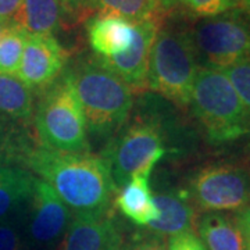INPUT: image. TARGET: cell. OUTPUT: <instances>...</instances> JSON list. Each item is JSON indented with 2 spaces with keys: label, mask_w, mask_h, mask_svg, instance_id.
<instances>
[{
  "label": "cell",
  "mask_w": 250,
  "mask_h": 250,
  "mask_svg": "<svg viewBox=\"0 0 250 250\" xmlns=\"http://www.w3.org/2000/svg\"><path fill=\"white\" fill-rule=\"evenodd\" d=\"M67 53L53 35H28L17 78L29 89H45L64 70Z\"/></svg>",
  "instance_id": "cell-10"
},
{
  "label": "cell",
  "mask_w": 250,
  "mask_h": 250,
  "mask_svg": "<svg viewBox=\"0 0 250 250\" xmlns=\"http://www.w3.org/2000/svg\"><path fill=\"white\" fill-rule=\"evenodd\" d=\"M197 70L190 29L166 17L153 42L147 86L179 107H188Z\"/></svg>",
  "instance_id": "cell-3"
},
{
  "label": "cell",
  "mask_w": 250,
  "mask_h": 250,
  "mask_svg": "<svg viewBox=\"0 0 250 250\" xmlns=\"http://www.w3.org/2000/svg\"><path fill=\"white\" fill-rule=\"evenodd\" d=\"M35 124L42 147L64 153H89L83 110L68 70L46 88L36 108Z\"/></svg>",
  "instance_id": "cell-5"
},
{
  "label": "cell",
  "mask_w": 250,
  "mask_h": 250,
  "mask_svg": "<svg viewBox=\"0 0 250 250\" xmlns=\"http://www.w3.org/2000/svg\"><path fill=\"white\" fill-rule=\"evenodd\" d=\"M156 163H149L135 172L116 196L117 208L129 221L139 227H147L157 217L149 179Z\"/></svg>",
  "instance_id": "cell-13"
},
{
  "label": "cell",
  "mask_w": 250,
  "mask_h": 250,
  "mask_svg": "<svg viewBox=\"0 0 250 250\" xmlns=\"http://www.w3.org/2000/svg\"><path fill=\"white\" fill-rule=\"evenodd\" d=\"M167 250H207L200 238H197L193 231L182 232L170 236L167 243Z\"/></svg>",
  "instance_id": "cell-26"
},
{
  "label": "cell",
  "mask_w": 250,
  "mask_h": 250,
  "mask_svg": "<svg viewBox=\"0 0 250 250\" xmlns=\"http://www.w3.org/2000/svg\"><path fill=\"white\" fill-rule=\"evenodd\" d=\"M197 64L224 71L250 62V18L236 13L203 18L190 28Z\"/></svg>",
  "instance_id": "cell-6"
},
{
  "label": "cell",
  "mask_w": 250,
  "mask_h": 250,
  "mask_svg": "<svg viewBox=\"0 0 250 250\" xmlns=\"http://www.w3.org/2000/svg\"><path fill=\"white\" fill-rule=\"evenodd\" d=\"M64 10L59 0H24L13 22L28 35H53L62 25Z\"/></svg>",
  "instance_id": "cell-17"
},
{
  "label": "cell",
  "mask_w": 250,
  "mask_h": 250,
  "mask_svg": "<svg viewBox=\"0 0 250 250\" xmlns=\"http://www.w3.org/2000/svg\"><path fill=\"white\" fill-rule=\"evenodd\" d=\"M190 104L211 143L232 142L250 131V111L224 71L199 67Z\"/></svg>",
  "instance_id": "cell-4"
},
{
  "label": "cell",
  "mask_w": 250,
  "mask_h": 250,
  "mask_svg": "<svg viewBox=\"0 0 250 250\" xmlns=\"http://www.w3.org/2000/svg\"><path fill=\"white\" fill-rule=\"evenodd\" d=\"M32 93L14 75L0 74V118L28 120L32 116Z\"/></svg>",
  "instance_id": "cell-20"
},
{
  "label": "cell",
  "mask_w": 250,
  "mask_h": 250,
  "mask_svg": "<svg viewBox=\"0 0 250 250\" xmlns=\"http://www.w3.org/2000/svg\"><path fill=\"white\" fill-rule=\"evenodd\" d=\"M24 0H0V21L11 22Z\"/></svg>",
  "instance_id": "cell-29"
},
{
  "label": "cell",
  "mask_w": 250,
  "mask_h": 250,
  "mask_svg": "<svg viewBox=\"0 0 250 250\" xmlns=\"http://www.w3.org/2000/svg\"><path fill=\"white\" fill-rule=\"evenodd\" d=\"M235 221L243 235L246 250H250V207H243L241 210H238V213L235 215Z\"/></svg>",
  "instance_id": "cell-28"
},
{
  "label": "cell",
  "mask_w": 250,
  "mask_h": 250,
  "mask_svg": "<svg viewBox=\"0 0 250 250\" xmlns=\"http://www.w3.org/2000/svg\"><path fill=\"white\" fill-rule=\"evenodd\" d=\"M233 3H235V9H239L250 18V0H233Z\"/></svg>",
  "instance_id": "cell-30"
},
{
  "label": "cell",
  "mask_w": 250,
  "mask_h": 250,
  "mask_svg": "<svg viewBox=\"0 0 250 250\" xmlns=\"http://www.w3.org/2000/svg\"><path fill=\"white\" fill-rule=\"evenodd\" d=\"M22 236L16 225L0 221V250H24Z\"/></svg>",
  "instance_id": "cell-24"
},
{
  "label": "cell",
  "mask_w": 250,
  "mask_h": 250,
  "mask_svg": "<svg viewBox=\"0 0 250 250\" xmlns=\"http://www.w3.org/2000/svg\"><path fill=\"white\" fill-rule=\"evenodd\" d=\"M90 47L99 57L110 59L125 52L134 36V22L118 17L92 18L88 25Z\"/></svg>",
  "instance_id": "cell-14"
},
{
  "label": "cell",
  "mask_w": 250,
  "mask_h": 250,
  "mask_svg": "<svg viewBox=\"0 0 250 250\" xmlns=\"http://www.w3.org/2000/svg\"><path fill=\"white\" fill-rule=\"evenodd\" d=\"M164 136L160 125L150 120H138L108 143L103 157L107 160L117 188L149 163H159L164 156Z\"/></svg>",
  "instance_id": "cell-7"
},
{
  "label": "cell",
  "mask_w": 250,
  "mask_h": 250,
  "mask_svg": "<svg viewBox=\"0 0 250 250\" xmlns=\"http://www.w3.org/2000/svg\"><path fill=\"white\" fill-rule=\"evenodd\" d=\"M166 13L177 11L192 18H211L235 9L233 0H161Z\"/></svg>",
  "instance_id": "cell-22"
},
{
  "label": "cell",
  "mask_w": 250,
  "mask_h": 250,
  "mask_svg": "<svg viewBox=\"0 0 250 250\" xmlns=\"http://www.w3.org/2000/svg\"><path fill=\"white\" fill-rule=\"evenodd\" d=\"M28 34L16 22H9L0 36V74H17Z\"/></svg>",
  "instance_id": "cell-21"
},
{
  "label": "cell",
  "mask_w": 250,
  "mask_h": 250,
  "mask_svg": "<svg viewBox=\"0 0 250 250\" xmlns=\"http://www.w3.org/2000/svg\"><path fill=\"white\" fill-rule=\"evenodd\" d=\"M68 71L80 96L86 132L95 138L117 134L134 104L131 88L98 56L81 60Z\"/></svg>",
  "instance_id": "cell-2"
},
{
  "label": "cell",
  "mask_w": 250,
  "mask_h": 250,
  "mask_svg": "<svg viewBox=\"0 0 250 250\" xmlns=\"http://www.w3.org/2000/svg\"><path fill=\"white\" fill-rule=\"evenodd\" d=\"M36 178L24 168L0 167V221L31 200Z\"/></svg>",
  "instance_id": "cell-18"
},
{
  "label": "cell",
  "mask_w": 250,
  "mask_h": 250,
  "mask_svg": "<svg viewBox=\"0 0 250 250\" xmlns=\"http://www.w3.org/2000/svg\"><path fill=\"white\" fill-rule=\"evenodd\" d=\"M64 13L82 17L98 10V0H59Z\"/></svg>",
  "instance_id": "cell-27"
},
{
  "label": "cell",
  "mask_w": 250,
  "mask_h": 250,
  "mask_svg": "<svg viewBox=\"0 0 250 250\" xmlns=\"http://www.w3.org/2000/svg\"><path fill=\"white\" fill-rule=\"evenodd\" d=\"M31 202L28 223L29 239L36 246L45 249L54 246L64 236L71 223V208L42 179H36Z\"/></svg>",
  "instance_id": "cell-9"
},
{
  "label": "cell",
  "mask_w": 250,
  "mask_h": 250,
  "mask_svg": "<svg viewBox=\"0 0 250 250\" xmlns=\"http://www.w3.org/2000/svg\"><path fill=\"white\" fill-rule=\"evenodd\" d=\"M197 232L207 250H246V243L235 218L207 213L197 221Z\"/></svg>",
  "instance_id": "cell-16"
},
{
  "label": "cell",
  "mask_w": 250,
  "mask_h": 250,
  "mask_svg": "<svg viewBox=\"0 0 250 250\" xmlns=\"http://www.w3.org/2000/svg\"><path fill=\"white\" fill-rule=\"evenodd\" d=\"M124 235L106 211L77 213L57 250H121Z\"/></svg>",
  "instance_id": "cell-12"
},
{
  "label": "cell",
  "mask_w": 250,
  "mask_h": 250,
  "mask_svg": "<svg viewBox=\"0 0 250 250\" xmlns=\"http://www.w3.org/2000/svg\"><path fill=\"white\" fill-rule=\"evenodd\" d=\"M121 250H167L163 236L156 233H142L136 235Z\"/></svg>",
  "instance_id": "cell-25"
},
{
  "label": "cell",
  "mask_w": 250,
  "mask_h": 250,
  "mask_svg": "<svg viewBox=\"0 0 250 250\" xmlns=\"http://www.w3.org/2000/svg\"><path fill=\"white\" fill-rule=\"evenodd\" d=\"M7 24H9V22H3V21H0V36H1V34H3V31H4V28H6Z\"/></svg>",
  "instance_id": "cell-31"
},
{
  "label": "cell",
  "mask_w": 250,
  "mask_h": 250,
  "mask_svg": "<svg viewBox=\"0 0 250 250\" xmlns=\"http://www.w3.org/2000/svg\"><path fill=\"white\" fill-rule=\"evenodd\" d=\"M245 107L250 111V62H241L224 70Z\"/></svg>",
  "instance_id": "cell-23"
},
{
  "label": "cell",
  "mask_w": 250,
  "mask_h": 250,
  "mask_svg": "<svg viewBox=\"0 0 250 250\" xmlns=\"http://www.w3.org/2000/svg\"><path fill=\"white\" fill-rule=\"evenodd\" d=\"M27 164L77 213L106 211L117 192L103 156L41 147L28 154Z\"/></svg>",
  "instance_id": "cell-1"
},
{
  "label": "cell",
  "mask_w": 250,
  "mask_h": 250,
  "mask_svg": "<svg viewBox=\"0 0 250 250\" xmlns=\"http://www.w3.org/2000/svg\"><path fill=\"white\" fill-rule=\"evenodd\" d=\"M190 195L206 211H238L250 203V175L232 164L210 166L192 178Z\"/></svg>",
  "instance_id": "cell-8"
},
{
  "label": "cell",
  "mask_w": 250,
  "mask_h": 250,
  "mask_svg": "<svg viewBox=\"0 0 250 250\" xmlns=\"http://www.w3.org/2000/svg\"><path fill=\"white\" fill-rule=\"evenodd\" d=\"M161 22L142 21L134 24V36L129 47L118 56L103 59L99 57L107 68L118 75L131 89L143 90L147 86V74L150 53L156 34Z\"/></svg>",
  "instance_id": "cell-11"
},
{
  "label": "cell",
  "mask_w": 250,
  "mask_h": 250,
  "mask_svg": "<svg viewBox=\"0 0 250 250\" xmlns=\"http://www.w3.org/2000/svg\"><path fill=\"white\" fill-rule=\"evenodd\" d=\"M153 197L157 207V217L147 225L150 232L160 236H174L192 231L195 223V210L182 192L172 190L153 195Z\"/></svg>",
  "instance_id": "cell-15"
},
{
  "label": "cell",
  "mask_w": 250,
  "mask_h": 250,
  "mask_svg": "<svg viewBox=\"0 0 250 250\" xmlns=\"http://www.w3.org/2000/svg\"><path fill=\"white\" fill-rule=\"evenodd\" d=\"M100 17L124 18L129 22H163L167 13L161 0H98Z\"/></svg>",
  "instance_id": "cell-19"
}]
</instances>
